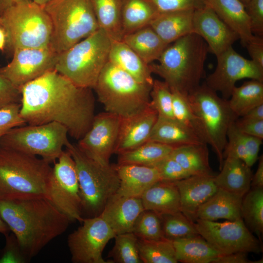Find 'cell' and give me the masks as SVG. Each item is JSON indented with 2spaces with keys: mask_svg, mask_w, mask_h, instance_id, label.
<instances>
[{
  "mask_svg": "<svg viewBox=\"0 0 263 263\" xmlns=\"http://www.w3.org/2000/svg\"><path fill=\"white\" fill-rule=\"evenodd\" d=\"M92 89L77 86L55 69L49 71L20 89V115L29 125L58 123L79 140L95 116Z\"/></svg>",
  "mask_w": 263,
  "mask_h": 263,
  "instance_id": "cell-1",
  "label": "cell"
},
{
  "mask_svg": "<svg viewBox=\"0 0 263 263\" xmlns=\"http://www.w3.org/2000/svg\"><path fill=\"white\" fill-rule=\"evenodd\" d=\"M0 216L29 260L71 222L46 198L0 200Z\"/></svg>",
  "mask_w": 263,
  "mask_h": 263,
  "instance_id": "cell-2",
  "label": "cell"
},
{
  "mask_svg": "<svg viewBox=\"0 0 263 263\" xmlns=\"http://www.w3.org/2000/svg\"><path fill=\"white\" fill-rule=\"evenodd\" d=\"M209 52L207 44L195 33L169 44L158 64H150L152 73L161 77L171 90L188 96L205 76V64Z\"/></svg>",
  "mask_w": 263,
  "mask_h": 263,
  "instance_id": "cell-3",
  "label": "cell"
},
{
  "mask_svg": "<svg viewBox=\"0 0 263 263\" xmlns=\"http://www.w3.org/2000/svg\"><path fill=\"white\" fill-rule=\"evenodd\" d=\"M52 169L42 158L0 147V200L48 199Z\"/></svg>",
  "mask_w": 263,
  "mask_h": 263,
  "instance_id": "cell-4",
  "label": "cell"
},
{
  "mask_svg": "<svg viewBox=\"0 0 263 263\" xmlns=\"http://www.w3.org/2000/svg\"><path fill=\"white\" fill-rule=\"evenodd\" d=\"M151 87L138 81L108 61L93 89L105 112L126 119L150 107Z\"/></svg>",
  "mask_w": 263,
  "mask_h": 263,
  "instance_id": "cell-5",
  "label": "cell"
},
{
  "mask_svg": "<svg viewBox=\"0 0 263 263\" xmlns=\"http://www.w3.org/2000/svg\"><path fill=\"white\" fill-rule=\"evenodd\" d=\"M112 39L102 29L57 54L55 69L78 86L93 89L109 61Z\"/></svg>",
  "mask_w": 263,
  "mask_h": 263,
  "instance_id": "cell-6",
  "label": "cell"
},
{
  "mask_svg": "<svg viewBox=\"0 0 263 263\" xmlns=\"http://www.w3.org/2000/svg\"><path fill=\"white\" fill-rule=\"evenodd\" d=\"M65 148L75 163L82 214L87 217L98 216L118 189L115 166L92 159L70 142Z\"/></svg>",
  "mask_w": 263,
  "mask_h": 263,
  "instance_id": "cell-7",
  "label": "cell"
},
{
  "mask_svg": "<svg viewBox=\"0 0 263 263\" xmlns=\"http://www.w3.org/2000/svg\"><path fill=\"white\" fill-rule=\"evenodd\" d=\"M7 35L6 49L50 47L51 19L43 6L31 0H20L0 15Z\"/></svg>",
  "mask_w": 263,
  "mask_h": 263,
  "instance_id": "cell-8",
  "label": "cell"
},
{
  "mask_svg": "<svg viewBox=\"0 0 263 263\" xmlns=\"http://www.w3.org/2000/svg\"><path fill=\"white\" fill-rule=\"evenodd\" d=\"M43 7L52 23L50 47L57 53L99 28L91 0H53Z\"/></svg>",
  "mask_w": 263,
  "mask_h": 263,
  "instance_id": "cell-9",
  "label": "cell"
},
{
  "mask_svg": "<svg viewBox=\"0 0 263 263\" xmlns=\"http://www.w3.org/2000/svg\"><path fill=\"white\" fill-rule=\"evenodd\" d=\"M187 98L198 120L205 143L211 146L217 155L220 169L224 160L228 129L238 117L231 110L228 100L219 97L205 83Z\"/></svg>",
  "mask_w": 263,
  "mask_h": 263,
  "instance_id": "cell-10",
  "label": "cell"
},
{
  "mask_svg": "<svg viewBox=\"0 0 263 263\" xmlns=\"http://www.w3.org/2000/svg\"><path fill=\"white\" fill-rule=\"evenodd\" d=\"M68 131L56 122L23 125L8 131L0 140V147L39 156L49 163L59 157L70 142Z\"/></svg>",
  "mask_w": 263,
  "mask_h": 263,
  "instance_id": "cell-11",
  "label": "cell"
},
{
  "mask_svg": "<svg viewBox=\"0 0 263 263\" xmlns=\"http://www.w3.org/2000/svg\"><path fill=\"white\" fill-rule=\"evenodd\" d=\"M194 225L198 234L221 254L262 252L261 241L252 234L242 218L224 222L197 219Z\"/></svg>",
  "mask_w": 263,
  "mask_h": 263,
  "instance_id": "cell-12",
  "label": "cell"
},
{
  "mask_svg": "<svg viewBox=\"0 0 263 263\" xmlns=\"http://www.w3.org/2000/svg\"><path fill=\"white\" fill-rule=\"evenodd\" d=\"M54 163L48 199L71 222L77 221L81 223L84 217L75 162L66 150L62 151Z\"/></svg>",
  "mask_w": 263,
  "mask_h": 263,
  "instance_id": "cell-13",
  "label": "cell"
},
{
  "mask_svg": "<svg viewBox=\"0 0 263 263\" xmlns=\"http://www.w3.org/2000/svg\"><path fill=\"white\" fill-rule=\"evenodd\" d=\"M82 225L70 233L68 246L73 263H109L103 259V250L116 235L100 215L84 218Z\"/></svg>",
  "mask_w": 263,
  "mask_h": 263,
  "instance_id": "cell-14",
  "label": "cell"
},
{
  "mask_svg": "<svg viewBox=\"0 0 263 263\" xmlns=\"http://www.w3.org/2000/svg\"><path fill=\"white\" fill-rule=\"evenodd\" d=\"M216 57L215 69L207 77L205 83L216 92H220L223 98H229L236 83L241 79L263 81V68L241 56L232 46Z\"/></svg>",
  "mask_w": 263,
  "mask_h": 263,
  "instance_id": "cell-15",
  "label": "cell"
},
{
  "mask_svg": "<svg viewBox=\"0 0 263 263\" xmlns=\"http://www.w3.org/2000/svg\"><path fill=\"white\" fill-rule=\"evenodd\" d=\"M57 54L50 47L16 49L11 61L0 68V75L20 90L24 85L55 69Z\"/></svg>",
  "mask_w": 263,
  "mask_h": 263,
  "instance_id": "cell-16",
  "label": "cell"
},
{
  "mask_svg": "<svg viewBox=\"0 0 263 263\" xmlns=\"http://www.w3.org/2000/svg\"><path fill=\"white\" fill-rule=\"evenodd\" d=\"M122 119L107 112L95 115L92 125L78 140L77 147L87 155L103 164H109L114 153Z\"/></svg>",
  "mask_w": 263,
  "mask_h": 263,
  "instance_id": "cell-17",
  "label": "cell"
},
{
  "mask_svg": "<svg viewBox=\"0 0 263 263\" xmlns=\"http://www.w3.org/2000/svg\"><path fill=\"white\" fill-rule=\"evenodd\" d=\"M193 28V33L204 40L209 52L216 56L239 39L238 35L207 5L194 10Z\"/></svg>",
  "mask_w": 263,
  "mask_h": 263,
  "instance_id": "cell-18",
  "label": "cell"
},
{
  "mask_svg": "<svg viewBox=\"0 0 263 263\" xmlns=\"http://www.w3.org/2000/svg\"><path fill=\"white\" fill-rule=\"evenodd\" d=\"M214 175L190 176L175 182L180 196V210L193 222L199 207L218 190Z\"/></svg>",
  "mask_w": 263,
  "mask_h": 263,
  "instance_id": "cell-19",
  "label": "cell"
},
{
  "mask_svg": "<svg viewBox=\"0 0 263 263\" xmlns=\"http://www.w3.org/2000/svg\"><path fill=\"white\" fill-rule=\"evenodd\" d=\"M158 114L150 106L133 117L122 119L114 153L118 155L148 141Z\"/></svg>",
  "mask_w": 263,
  "mask_h": 263,
  "instance_id": "cell-20",
  "label": "cell"
},
{
  "mask_svg": "<svg viewBox=\"0 0 263 263\" xmlns=\"http://www.w3.org/2000/svg\"><path fill=\"white\" fill-rule=\"evenodd\" d=\"M115 166L119 186L113 196L141 198L147 189L161 181L158 170L152 166L135 164H117Z\"/></svg>",
  "mask_w": 263,
  "mask_h": 263,
  "instance_id": "cell-21",
  "label": "cell"
},
{
  "mask_svg": "<svg viewBox=\"0 0 263 263\" xmlns=\"http://www.w3.org/2000/svg\"><path fill=\"white\" fill-rule=\"evenodd\" d=\"M144 210L141 198L113 196L99 215L116 235L132 232L137 218Z\"/></svg>",
  "mask_w": 263,
  "mask_h": 263,
  "instance_id": "cell-22",
  "label": "cell"
},
{
  "mask_svg": "<svg viewBox=\"0 0 263 263\" xmlns=\"http://www.w3.org/2000/svg\"><path fill=\"white\" fill-rule=\"evenodd\" d=\"M206 3L238 35L243 46L254 38L245 6L240 0H206Z\"/></svg>",
  "mask_w": 263,
  "mask_h": 263,
  "instance_id": "cell-23",
  "label": "cell"
},
{
  "mask_svg": "<svg viewBox=\"0 0 263 263\" xmlns=\"http://www.w3.org/2000/svg\"><path fill=\"white\" fill-rule=\"evenodd\" d=\"M194 11L189 9L159 13L149 25L169 45L193 33Z\"/></svg>",
  "mask_w": 263,
  "mask_h": 263,
  "instance_id": "cell-24",
  "label": "cell"
},
{
  "mask_svg": "<svg viewBox=\"0 0 263 263\" xmlns=\"http://www.w3.org/2000/svg\"><path fill=\"white\" fill-rule=\"evenodd\" d=\"M252 177L251 167L244 161L227 156L214 180L218 188L243 197L250 189Z\"/></svg>",
  "mask_w": 263,
  "mask_h": 263,
  "instance_id": "cell-25",
  "label": "cell"
},
{
  "mask_svg": "<svg viewBox=\"0 0 263 263\" xmlns=\"http://www.w3.org/2000/svg\"><path fill=\"white\" fill-rule=\"evenodd\" d=\"M243 197L222 189L217 191L198 208L196 219L233 221L242 218L241 207Z\"/></svg>",
  "mask_w": 263,
  "mask_h": 263,
  "instance_id": "cell-26",
  "label": "cell"
},
{
  "mask_svg": "<svg viewBox=\"0 0 263 263\" xmlns=\"http://www.w3.org/2000/svg\"><path fill=\"white\" fill-rule=\"evenodd\" d=\"M109 61L138 81L152 85L153 79L147 64L124 41L112 40Z\"/></svg>",
  "mask_w": 263,
  "mask_h": 263,
  "instance_id": "cell-27",
  "label": "cell"
},
{
  "mask_svg": "<svg viewBox=\"0 0 263 263\" xmlns=\"http://www.w3.org/2000/svg\"><path fill=\"white\" fill-rule=\"evenodd\" d=\"M144 210L160 216L181 211L180 196L175 182L160 181L147 189L142 195Z\"/></svg>",
  "mask_w": 263,
  "mask_h": 263,
  "instance_id": "cell-28",
  "label": "cell"
},
{
  "mask_svg": "<svg viewBox=\"0 0 263 263\" xmlns=\"http://www.w3.org/2000/svg\"><path fill=\"white\" fill-rule=\"evenodd\" d=\"M147 64L158 60L169 45L147 25L123 36L122 40Z\"/></svg>",
  "mask_w": 263,
  "mask_h": 263,
  "instance_id": "cell-29",
  "label": "cell"
},
{
  "mask_svg": "<svg viewBox=\"0 0 263 263\" xmlns=\"http://www.w3.org/2000/svg\"><path fill=\"white\" fill-rule=\"evenodd\" d=\"M148 141L156 142L173 147L205 143L197 135L175 119L158 116Z\"/></svg>",
  "mask_w": 263,
  "mask_h": 263,
  "instance_id": "cell-30",
  "label": "cell"
},
{
  "mask_svg": "<svg viewBox=\"0 0 263 263\" xmlns=\"http://www.w3.org/2000/svg\"><path fill=\"white\" fill-rule=\"evenodd\" d=\"M169 155L190 176L213 175L209 162L208 150L206 143L175 147Z\"/></svg>",
  "mask_w": 263,
  "mask_h": 263,
  "instance_id": "cell-31",
  "label": "cell"
},
{
  "mask_svg": "<svg viewBox=\"0 0 263 263\" xmlns=\"http://www.w3.org/2000/svg\"><path fill=\"white\" fill-rule=\"evenodd\" d=\"M159 13L150 0H122L121 19L123 37L149 25Z\"/></svg>",
  "mask_w": 263,
  "mask_h": 263,
  "instance_id": "cell-32",
  "label": "cell"
},
{
  "mask_svg": "<svg viewBox=\"0 0 263 263\" xmlns=\"http://www.w3.org/2000/svg\"><path fill=\"white\" fill-rule=\"evenodd\" d=\"M172 242L178 262L214 263L221 254L200 235Z\"/></svg>",
  "mask_w": 263,
  "mask_h": 263,
  "instance_id": "cell-33",
  "label": "cell"
},
{
  "mask_svg": "<svg viewBox=\"0 0 263 263\" xmlns=\"http://www.w3.org/2000/svg\"><path fill=\"white\" fill-rule=\"evenodd\" d=\"M99 28L112 40H121V12L122 0H91Z\"/></svg>",
  "mask_w": 263,
  "mask_h": 263,
  "instance_id": "cell-34",
  "label": "cell"
},
{
  "mask_svg": "<svg viewBox=\"0 0 263 263\" xmlns=\"http://www.w3.org/2000/svg\"><path fill=\"white\" fill-rule=\"evenodd\" d=\"M228 100L237 117H242L254 108L263 104V81L251 79L235 87Z\"/></svg>",
  "mask_w": 263,
  "mask_h": 263,
  "instance_id": "cell-35",
  "label": "cell"
},
{
  "mask_svg": "<svg viewBox=\"0 0 263 263\" xmlns=\"http://www.w3.org/2000/svg\"><path fill=\"white\" fill-rule=\"evenodd\" d=\"M173 146L147 141L132 150L118 154L117 164H135L153 166L169 156Z\"/></svg>",
  "mask_w": 263,
  "mask_h": 263,
  "instance_id": "cell-36",
  "label": "cell"
},
{
  "mask_svg": "<svg viewBox=\"0 0 263 263\" xmlns=\"http://www.w3.org/2000/svg\"><path fill=\"white\" fill-rule=\"evenodd\" d=\"M241 213L246 226L261 241L263 232V188L250 189L243 197Z\"/></svg>",
  "mask_w": 263,
  "mask_h": 263,
  "instance_id": "cell-37",
  "label": "cell"
},
{
  "mask_svg": "<svg viewBox=\"0 0 263 263\" xmlns=\"http://www.w3.org/2000/svg\"><path fill=\"white\" fill-rule=\"evenodd\" d=\"M138 251L143 263H177L172 241L164 238L157 240L138 239Z\"/></svg>",
  "mask_w": 263,
  "mask_h": 263,
  "instance_id": "cell-38",
  "label": "cell"
},
{
  "mask_svg": "<svg viewBox=\"0 0 263 263\" xmlns=\"http://www.w3.org/2000/svg\"><path fill=\"white\" fill-rule=\"evenodd\" d=\"M109 253V263H142L138 251V238L132 232L116 234Z\"/></svg>",
  "mask_w": 263,
  "mask_h": 263,
  "instance_id": "cell-39",
  "label": "cell"
},
{
  "mask_svg": "<svg viewBox=\"0 0 263 263\" xmlns=\"http://www.w3.org/2000/svg\"><path fill=\"white\" fill-rule=\"evenodd\" d=\"M164 238L173 241L199 235L194 222L181 211L161 215Z\"/></svg>",
  "mask_w": 263,
  "mask_h": 263,
  "instance_id": "cell-40",
  "label": "cell"
},
{
  "mask_svg": "<svg viewBox=\"0 0 263 263\" xmlns=\"http://www.w3.org/2000/svg\"><path fill=\"white\" fill-rule=\"evenodd\" d=\"M171 91L174 119L192 131L205 143L201 128L190 107L187 96L175 90Z\"/></svg>",
  "mask_w": 263,
  "mask_h": 263,
  "instance_id": "cell-41",
  "label": "cell"
},
{
  "mask_svg": "<svg viewBox=\"0 0 263 263\" xmlns=\"http://www.w3.org/2000/svg\"><path fill=\"white\" fill-rule=\"evenodd\" d=\"M132 232L139 239L164 238L161 216L154 211L144 210L137 218Z\"/></svg>",
  "mask_w": 263,
  "mask_h": 263,
  "instance_id": "cell-42",
  "label": "cell"
},
{
  "mask_svg": "<svg viewBox=\"0 0 263 263\" xmlns=\"http://www.w3.org/2000/svg\"><path fill=\"white\" fill-rule=\"evenodd\" d=\"M150 106L158 116L174 119L172 111V95L169 85L164 81L153 80L150 92Z\"/></svg>",
  "mask_w": 263,
  "mask_h": 263,
  "instance_id": "cell-43",
  "label": "cell"
},
{
  "mask_svg": "<svg viewBox=\"0 0 263 263\" xmlns=\"http://www.w3.org/2000/svg\"><path fill=\"white\" fill-rule=\"evenodd\" d=\"M227 156L240 159L248 165V156L242 133L237 128L235 122L230 125L227 132V143L224 151V158Z\"/></svg>",
  "mask_w": 263,
  "mask_h": 263,
  "instance_id": "cell-44",
  "label": "cell"
},
{
  "mask_svg": "<svg viewBox=\"0 0 263 263\" xmlns=\"http://www.w3.org/2000/svg\"><path fill=\"white\" fill-rule=\"evenodd\" d=\"M152 167L158 170L161 181L176 182L190 175L174 159L169 155L158 162Z\"/></svg>",
  "mask_w": 263,
  "mask_h": 263,
  "instance_id": "cell-45",
  "label": "cell"
},
{
  "mask_svg": "<svg viewBox=\"0 0 263 263\" xmlns=\"http://www.w3.org/2000/svg\"><path fill=\"white\" fill-rule=\"evenodd\" d=\"M20 104L0 109V140L11 129L25 125L26 123L20 113Z\"/></svg>",
  "mask_w": 263,
  "mask_h": 263,
  "instance_id": "cell-46",
  "label": "cell"
},
{
  "mask_svg": "<svg viewBox=\"0 0 263 263\" xmlns=\"http://www.w3.org/2000/svg\"><path fill=\"white\" fill-rule=\"evenodd\" d=\"M159 13L181 10H196L206 5V0H150Z\"/></svg>",
  "mask_w": 263,
  "mask_h": 263,
  "instance_id": "cell-47",
  "label": "cell"
},
{
  "mask_svg": "<svg viewBox=\"0 0 263 263\" xmlns=\"http://www.w3.org/2000/svg\"><path fill=\"white\" fill-rule=\"evenodd\" d=\"M245 6L252 34L263 37V0H250Z\"/></svg>",
  "mask_w": 263,
  "mask_h": 263,
  "instance_id": "cell-48",
  "label": "cell"
},
{
  "mask_svg": "<svg viewBox=\"0 0 263 263\" xmlns=\"http://www.w3.org/2000/svg\"><path fill=\"white\" fill-rule=\"evenodd\" d=\"M21 98L20 90L0 75V109L20 104Z\"/></svg>",
  "mask_w": 263,
  "mask_h": 263,
  "instance_id": "cell-49",
  "label": "cell"
},
{
  "mask_svg": "<svg viewBox=\"0 0 263 263\" xmlns=\"http://www.w3.org/2000/svg\"><path fill=\"white\" fill-rule=\"evenodd\" d=\"M6 236V245L0 263H24L29 261L23 254L18 242L13 234Z\"/></svg>",
  "mask_w": 263,
  "mask_h": 263,
  "instance_id": "cell-50",
  "label": "cell"
},
{
  "mask_svg": "<svg viewBox=\"0 0 263 263\" xmlns=\"http://www.w3.org/2000/svg\"><path fill=\"white\" fill-rule=\"evenodd\" d=\"M235 124L241 132L263 139V120H251L241 117L236 120Z\"/></svg>",
  "mask_w": 263,
  "mask_h": 263,
  "instance_id": "cell-51",
  "label": "cell"
},
{
  "mask_svg": "<svg viewBox=\"0 0 263 263\" xmlns=\"http://www.w3.org/2000/svg\"><path fill=\"white\" fill-rule=\"evenodd\" d=\"M244 47L248 52L251 60L263 68V37L254 36Z\"/></svg>",
  "mask_w": 263,
  "mask_h": 263,
  "instance_id": "cell-52",
  "label": "cell"
},
{
  "mask_svg": "<svg viewBox=\"0 0 263 263\" xmlns=\"http://www.w3.org/2000/svg\"><path fill=\"white\" fill-rule=\"evenodd\" d=\"M242 135L248 156V165L251 167L258 159L262 139L243 133Z\"/></svg>",
  "mask_w": 263,
  "mask_h": 263,
  "instance_id": "cell-53",
  "label": "cell"
},
{
  "mask_svg": "<svg viewBox=\"0 0 263 263\" xmlns=\"http://www.w3.org/2000/svg\"><path fill=\"white\" fill-rule=\"evenodd\" d=\"M256 262L250 261L247 258V253L236 252L227 254H220L214 263H262L263 260Z\"/></svg>",
  "mask_w": 263,
  "mask_h": 263,
  "instance_id": "cell-54",
  "label": "cell"
},
{
  "mask_svg": "<svg viewBox=\"0 0 263 263\" xmlns=\"http://www.w3.org/2000/svg\"><path fill=\"white\" fill-rule=\"evenodd\" d=\"M258 159V168L251 179L252 188H263V156L261 155Z\"/></svg>",
  "mask_w": 263,
  "mask_h": 263,
  "instance_id": "cell-55",
  "label": "cell"
},
{
  "mask_svg": "<svg viewBox=\"0 0 263 263\" xmlns=\"http://www.w3.org/2000/svg\"><path fill=\"white\" fill-rule=\"evenodd\" d=\"M241 117L251 120H263V104L254 108Z\"/></svg>",
  "mask_w": 263,
  "mask_h": 263,
  "instance_id": "cell-56",
  "label": "cell"
},
{
  "mask_svg": "<svg viewBox=\"0 0 263 263\" xmlns=\"http://www.w3.org/2000/svg\"><path fill=\"white\" fill-rule=\"evenodd\" d=\"M7 35L3 27L0 25V51H3L6 46Z\"/></svg>",
  "mask_w": 263,
  "mask_h": 263,
  "instance_id": "cell-57",
  "label": "cell"
},
{
  "mask_svg": "<svg viewBox=\"0 0 263 263\" xmlns=\"http://www.w3.org/2000/svg\"><path fill=\"white\" fill-rule=\"evenodd\" d=\"M20 0H0V15L6 9Z\"/></svg>",
  "mask_w": 263,
  "mask_h": 263,
  "instance_id": "cell-58",
  "label": "cell"
},
{
  "mask_svg": "<svg viewBox=\"0 0 263 263\" xmlns=\"http://www.w3.org/2000/svg\"><path fill=\"white\" fill-rule=\"evenodd\" d=\"M9 228L0 216V233L5 236L8 234Z\"/></svg>",
  "mask_w": 263,
  "mask_h": 263,
  "instance_id": "cell-59",
  "label": "cell"
},
{
  "mask_svg": "<svg viewBox=\"0 0 263 263\" xmlns=\"http://www.w3.org/2000/svg\"><path fill=\"white\" fill-rule=\"evenodd\" d=\"M34 2L37 3L38 4L44 6L45 5H46L48 2H50L51 1L53 0H31Z\"/></svg>",
  "mask_w": 263,
  "mask_h": 263,
  "instance_id": "cell-60",
  "label": "cell"
},
{
  "mask_svg": "<svg viewBox=\"0 0 263 263\" xmlns=\"http://www.w3.org/2000/svg\"><path fill=\"white\" fill-rule=\"evenodd\" d=\"M244 5H246L250 0H240Z\"/></svg>",
  "mask_w": 263,
  "mask_h": 263,
  "instance_id": "cell-61",
  "label": "cell"
},
{
  "mask_svg": "<svg viewBox=\"0 0 263 263\" xmlns=\"http://www.w3.org/2000/svg\"><path fill=\"white\" fill-rule=\"evenodd\" d=\"M0 22H1V19H0Z\"/></svg>",
  "mask_w": 263,
  "mask_h": 263,
  "instance_id": "cell-62",
  "label": "cell"
}]
</instances>
